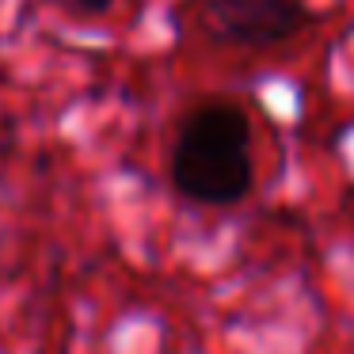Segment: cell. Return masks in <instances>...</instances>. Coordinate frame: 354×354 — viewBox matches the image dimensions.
Wrapping results in <instances>:
<instances>
[{"label":"cell","instance_id":"3957f363","mask_svg":"<svg viewBox=\"0 0 354 354\" xmlns=\"http://www.w3.org/2000/svg\"><path fill=\"white\" fill-rule=\"evenodd\" d=\"M54 4H62L69 12H80V16H103L115 0H54Z\"/></svg>","mask_w":354,"mask_h":354},{"label":"cell","instance_id":"6da1fadb","mask_svg":"<svg viewBox=\"0 0 354 354\" xmlns=\"http://www.w3.org/2000/svg\"><path fill=\"white\" fill-rule=\"evenodd\" d=\"M252 126L236 103H202L191 111L171 149V183L194 206H236L255 183L248 156Z\"/></svg>","mask_w":354,"mask_h":354},{"label":"cell","instance_id":"7a4b0ae2","mask_svg":"<svg viewBox=\"0 0 354 354\" xmlns=\"http://www.w3.org/2000/svg\"><path fill=\"white\" fill-rule=\"evenodd\" d=\"M305 0H202V24L232 46H278L305 27Z\"/></svg>","mask_w":354,"mask_h":354}]
</instances>
